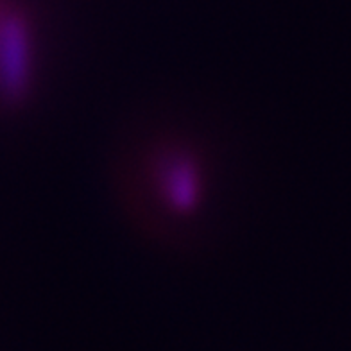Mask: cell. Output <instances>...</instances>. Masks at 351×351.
Masks as SVG:
<instances>
[{
  "label": "cell",
  "instance_id": "cell-1",
  "mask_svg": "<svg viewBox=\"0 0 351 351\" xmlns=\"http://www.w3.org/2000/svg\"><path fill=\"white\" fill-rule=\"evenodd\" d=\"M4 8H5V4L2 2V0H0V13H2V10H4Z\"/></svg>",
  "mask_w": 351,
  "mask_h": 351
}]
</instances>
